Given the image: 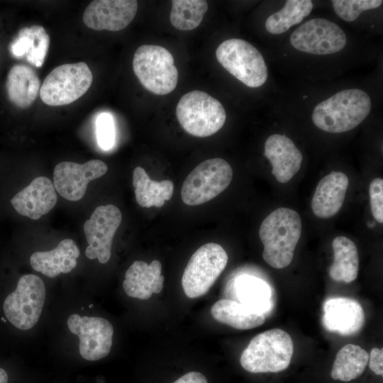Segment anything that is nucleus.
I'll use <instances>...</instances> for the list:
<instances>
[{
  "mask_svg": "<svg viewBox=\"0 0 383 383\" xmlns=\"http://www.w3.org/2000/svg\"><path fill=\"white\" fill-rule=\"evenodd\" d=\"M301 234V221L296 211L284 207L275 209L263 220L259 230L264 260L275 269L289 265Z\"/></svg>",
  "mask_w": 383,
  "mask_h": 383,
  "instance_id": "f257e3e1",
  "label": "nucleus"
},
{
  "mask_svg": "<svg viewBox=\"0 0 383 383\" xmlns=\"http://www.w3.org/2000/svg\"><path fill=\"white\" fill-rule=\"evenodd\" d=\"M371 100L359 89L342 90L318 104L312 113V121L319 129L331 133L349 131L360 124L369 115Z\"/></svg>",
  "mask_w": 383,
  "mask_h": 383,
  "instance_id": "f03ea898",
  "label": "nucleus"
},
{
  "mask_svg": "<svg viewBox=\"0 0 383 383\" xmlns=\"http://www.w3.org/2000/svg\"><path fill=\"white\" fill-rule=\"evenodd\" d=\"M294 353L289 333L273 328L255 336L243 351L240 362L252 373L279 372L286 370Z\"/></svg>",
  "mask_w": 383,
  "mask_h": 383,
  "instance_id": "7ed1b4c3",
  "label": "nucleus"
},
{
  "mask_svg": "<svg viewBox=\"0 0 383 383\" xmlns=\"http://www.w3.org/2000/svg\"><path fill=\"white\" fill-rule=\"evenodd\" d=\"M176 115L186 132L200 138L218 132L226 119L221 103L199 90L189 91L181 97L176 108Z\"/></svg>",
  "mask_w": 383,
  "mask_h": 383,
  "instance_id": "20e7f679",
  "label": "nucleus"
},
{
  "mask_svg": "<svg viewBox=\"0 0 383 383\" xmlns=\"http://www.w3.org/2000/svg\"><path fill=\"white\" fill-rule=\"evenodd\" d=\"M133 69L141 84L155 94H170L177 85L179 74L174 57L162 46H140L133 56Z\"/></svg>",
  "mask_w": 383,
  "mask_h": 383,
  "instance_id": "39448f33",
  "label": "nucleus"
},
{
  "mask_svg": "<svg viewBox=\"0 0 383 383\" xmlns=\"http://www.w3.org/2000/svg\"><path fill=\"white\" fill-rule=\"evenodd\" d=\"M218 62L233 77L248 87L257 88L267 79V67L261 53L250 43L231 38L216 50Z\"/></svg>",
  "mask_w": 383,
  "mask_h": 383,
  "instance_id": "423d86ee",
  "label": "nucleus"
},
{
  "mask_svg": "<svg viewBox=\"0 0 383 383\" xmlns=\"http://www.w3.org/2000/svg\"><path fill=\"white\" fill-rule=\"evenodd\" d=\"M92 80V73L85 62L64 64L56 67L45 78L40 96L48 106L67 105L83 96Z\"/></svg>",
  "mask_w": 383,
  "mask_h": 383,
  "instance_id": "0eeeda50",
  "label": "nucleus"
},
{
  "mask_svg": "<svg viewBox=\"0 0 383 383\" xmlns=\"http://www.w3.org/2000/svg\"><path fill=\"white\" fill-rule=\"evenodd\" d=\"M233 178L231 165L220 157L201 162L184 179L181 196L189 206L204 204L223 192Z\"/></svg>",
  "mask_w": 383,
  "mask_h": 383,
  "instance_id": "6e6552de",
  "label": "nucleus"
},
{
  "mask_svg": "<svg viewBox=\"0 0 383 383\" xmlns=\"http://www.w3.org/2000/svg\"><path fill=\"white\" fill-rule=\"evenodd\" d=\"M228 255L220 245L209 243L190 257L182 275V285L189 298L204 295L213 284L228 262Z\"/></svg>",
  "mask_w": 383,
  "mask_h": 383,
  "instance_id": "1a4fd4ad",
  "label": "nucleus"
},
{
  "mask_svg": "<svg viewBox=\"0 0 383 383\" xmlns=\"http://www.w3.org/2000/svg\"><path fill=\"white\" fill-rule=\"evenodd\" d=\"M46 296L43 280L32 274L22 276L16 289L3 304L9 321L20 330H28L38 321Z\"/></svg>",
  "mask_w": 383,
  "mask_h": 383,
  "instance_id": "9d476101",
  "label": "nucleus"
},
{
  "mask_svg": "<svg viewBox=\"0 0 383 383\" xmlns=\"http://www.w3.org/2000/svg\"><path fill=\"white\" fill-rule=\"evenodd\" d=\"M290 43L294 48L313 55H329L343 50L347 38L336 23L316 18L307 21L292 33Z\"/></svg>",
  "mask_w": 383,
  "mask_h": 383,
  "instance_id": "9b49d317",
  "label": "nucleus"
},
{
  "mask_svg": "<svg viewBox=\"0 0 383 383\" xmlns=\"http://www.w3.org/2000/svg\"><path fill=\"white\" fill-rule=\"evenodd\" d=\"M121 220V211L113 204L96 208L83 227L88 243L85 255L89 259H97L101 264L109 262L113 238Z\"/></svg>",
  "mask_w": 383,
  "mask_h": 383,
  "instance_id": "f8f14e48",
  "label": "nucleus"
},
{
  "mask_svg": "<svg viewBox=\"0 0 383 383\" xmlns=\"http://www.w3.org/2000/svg\"><path fill=\"white\" fill-rule=\"evenodd\" d=\"M67 326L73 334L79 337V353L84 359L96 361L109 354L113 328L108 320L74 313L69 316Z\"/></svg>",
  "mask_w": 383,
  "mask_h": 383,
  "instance_id": "ddd939ff",
  "label": "nucleus"
},
{
  "mask_svg": "<svg viewBox=\"0 0 383 383\" xmlns=\"http://www.w3.org/2000/svg\"><path fill=\"white\" fill-rule=\"evenodd\" d=\"M108 167L100 160H91L84 164L74 162L58 163L53 172L55 191L72 201L80 200L85 194L88 183L106 173Z\"/></svg>",
  "mask_w": 383,
  "mask_h": 383,
  "instance_id": "4468645a",
  "label": "nucleus"
},
{
  "mask_svg": "<svg viewBox=\"0 0 383 383\" xmlns=\"http://www.w3.org/2000/svg\"><path fill=\"white\" fill-rule=\"evenodd\" d=\"M137 10L135 0H95L85 9L83 21L94 30L118 31L131 23Z\"/></svg>",
  "mask_w": 383,
  "mask_h": 383,
  "instance_id": "2eb2a0df",
  "label": "nucleus"
},
{
  "mask_svg": "<svg viewBox=\"0 0 383 383\" xmlns=\"http://www.w3.org/2000/svg\"><path fill=\"white\" fill-rule=\"evenodd\" d=\"M323 311V326L330 332L350 336L357 333L364 326V310L354 299L330 298L324 302Z\"/></svg>",
  "mask_w": 383,
  "mask_h": 383,
  "instance_id": "dca6fc26",
  "label": "nucleus"
},
{
  "mask_svg": "<svg viewBox=\"0 0 383 383\" xmlns=\"http://www.w3.org/2000/svg\"><path fill=\"white\" fill-rule=\"evenodd\" d=\"M57 199L51 180L45 177H38L18 192L11 199V204L19 214L37 220L55 206Z\"/></svg>",
  "mask_w": 383,
  "mask_h": 383,
  "instance_id": "f3484780",
  "label": "nucleus"
},
{
  "mask_svg": "<svg viewBox=\"0 0 383 383\" xmlns=\"http://www.w3.org/2000/svg\"><path fill=\"white\" fill-rule=\"evenodd\" d=\"M264 155L272 165V174L280 183L289 182L301 167L302 155L293 141L284 135L269 136L265 143Z\"/></svg>",
  "mask_w": 383,
  "mask_h": 383,
  "instance_id": "a211bd4d",
  "label": "nucleus"
},
{
  "mask_svg": "<svg viewBox=\"0 0 383 383\" xmlns=\"http://www.w3.org/2000/svg\"><path fill=\"white\" fill-rule=\"evenodd\" d=\"M161 270L162 265L157 260L150 265L140 260L133 262L125 274L124 292L128 296L142 300L148 299L152 294H159L164 282Z\"/></svg>",
  "mask_w": 383,
  "mask_h": 383,
  "instance_id": "6ab92c4d",
  "label": "nucleus"
},
{
  "mask_svg": "<svg viewBox=\"0 0 383 383\" xmlns=\"http://www.w3.org/2000/svg\"><path fill=\"white\" fill-rule=\"evenodd\" d=\"M349 181L340 172H331L318 182L311 199L313 213L321 218L335 216L342 207Z\"/></svg>",
  "mask_w": 383,
  "mask_h": 383,
  "instance_id": "aec40b11",
  "label": "nucleus"
},
{
  "mask_svg": "<svg viewBox=\"0 0 383 383\" xmlns=\"http://www.w3.org/2000/svg\"><path fill=\"white\" fill-rule=\"evenodd\" d=\"M79 254L75 242L66 238L52 250L33 253L30 262L34 270L53 278L60 273H69L75 268Z\"/></svg>",
  "mask_w": 383,
  "mask_h": 383,
  "instance_id": "412c9836",
  "label": "nucleus"
},
{
  "mask_svg": "<svg viewBox=\"0 0 383 383\" xmlns=\"http://www.w3.org/2000/svg\"><path fill=\"white\" fill-rule=\"evenodd\" d=\"M9 100L18 108L30 106L40 89V82L35 72L24 65L13 66L7 75L6 83Z\"/></svg>",
  "mask_w": 383,
  "mask_h": 383,
  "instance_id": "4be33fe9",
  "label": "nucleus"
},
{
  "mask_svg": "<svg viewBox=\"0 0 383 383\" xmlns=\"http://www.w3.org/2000/svg\"><path fill=\"white\" fill-rule=\"evenodd\" d=\"M50 45V37L45 29L38 25L21 28L10 45V51L16 57L26 56L31 65L40 67L45 61Z\"/></svg>",
  "mask_w": 383,
  "mask_h": 383,
  "instance_id": "5701e85b",
  "label": "nucleus"
},
{
  "mask_svg": "<svg viewBox=\"0 0 383 383\" xmlns=\"http://www.w3.org/2000/svg\"><path fill=\"white\" fill-rule=\"evenodd\" d=\"M217 321L238 330H248L262 325L266 316L231 299H221L211 309Z\"/></svg>",
  "mask_w": 383,
  "mask_h": 383,
  "instance_id": "b1692460",
  "label": "nucleus"
},
{
  "mask_svg": "<svg viewBox=\"0 0 383 383\" xmlns=\"http://www.w3.org/2000/svg\"><path fill=\"white\" fill-rule=\"evenodd\" d=\"M133 185L135 200L140 206L144 208L162 206L165 201L172 198L174 192L172 181H153L141 167H136L133 170Z\"/></svg>",
  "mask_w": 383,
  "mask_h": 383,
  "instance_id": "393cba45",
  "label": "nucleus"
},
{
  "mask_svg": "<svg viewBox=\"0 0 383 383\" xmlns=\"http://www.w3.org/2000/svg\"><path fill=\"white\" fill-rule=\"evenodd\" d=\"M334 260L329 275L336 282L350 283L357 277L359 257L354 242L345 236L335 238L332 243Z\"/></svg>",
  "mask_w": 383,
  "mask_h": 383,
  "instance_id": "a878e982",
  "label": "nucleus"
},
{
  "mask_svg": "<svg viewBox=\"0 0 383 383\" xmlns=\"http://www.w3.org/2000/svg\"><path fill=\"white\" fill-rule=\"evenodd\" d=\"M369 355L360 346L344 345L337 353L331 375L333 379L350 382L360 377L368 363Z\"/></svg>",
  "mask_w": 383,
  "mask_h": 383,
  "instance_id": "bb28decb",
  "label": "nucleus"
},
{
  "mask_svg": "<svg viewBox=\"0 0 383 383\" xmlns=\"http://www.w3.org/2000/svg\"><path fill=\"white\" fill-rule=\"evenodd\" d=\"M235 292L239 302L255 311L265 315L271 308L270 287L260 278L247 274L238 277Z\"/></svg>",
  "mask_w": 383,
  "mask_h": 383,
  "instance_id": "cd10ccee",
  "label": "nucleus"
},
{
  "mask_svg": "<svg viewBox=\"0 0 383 383\" xmlns=\"http://www.w3.org/2000/svg\"><path fill=\"white\" fill-rule=\"evenodd\" d=\"M312 9L311 0H288L279 11L267 18L265 28L274 35L283 33L292 26L301 23Z\"/></svg>",
  "mask_w": 383,
  "mask_h": 383,
  "instance_id": "c85d7f7f",
  "label": "nucleus"
},
{
  "mask_svg": "<svg viewBox=\"0 0 383 383\" xmlns=\"http://www.w3.org/2000/svg\"><path fill=\"white\" fill-rule=\"evenodd\" d=\"M208 10L204 0H173L170 19L172 25L179 30H190L201 23Z\"/></svg>",
  "mask_w": 383,
  "mask_h": 383,
  "instance_id": "c756f323",
  "label": "nucleus"
},
{
  "mask_svg": "<svg viewBox=\"0 0 383 383\" xmlns=\"http://www.w3.org/2000/svg\"><path fill=\"white\" fill-rule=\"evenodd\" d=\"M331 2L336 14L347 22L355 21L362 12L377 8L383 3L382 0H333Z\"/></svg>",
  "mask_w": 383,
  "mask_h": 383,
  "instance_id": "7c9ffc66",
  "label": "nucleus"
},
{
  "mask_svg": "<svg viewBox=\"0 0 383 383\" xmlns=\"http://www.w3.org/2000/svg\"><path fill=\"white\" fill-rule=\"evenodd\" d=\"M96 138L103 150H109L115 141V128L112 116L107 113H101L96 121Z\"/></svg>",
  "mask_w": 383,
  "mask_h": 383,
  "instance_id": "2f4dec72",
  "label": "nucleus"
},
{
  "mask_svg": "<svg viewBox=\"0 0 383 383\" xmlns=\"http://www.w3.org/2000/svg\"><path fill=\"white\" fill-rule=\"evenodd\" d=\"M371 211L374 219L379 223H383V179H374L369 188Z\"/></svg>",
  "mask_w": 383,
  "mask_h": 383,
  "instance_id": "473e14b6",
  "label": "nucleus"
},
{
  "mask_svg": "<svg viewBox=\"0 0 383 383\" xmlns=\"http://www.w3.org/2000/svg\"><path fill=\"white\" fill-rule=\"evenodd\" d=\"M369 367L371 370L377 375L383 373V350L374 348L370 352L369 357Z\"/></svg>",
  "mask_w": 383,
  "mask_h": 383,
  "instance_id": "72a5a7b5",
  "label": "nucleus"
},
{
  "mask_svg": "<svg viewBox=\"0 0 383 383\" xmlns=\"http://www.w3.org/2000/svg\"><path fill=\"white\" fill-rule=\"evenodd\" d=\"M173 383H208L206 377L199 372H190Z\"/></svg>",
  "mask_w": 383,
  "mask_h": 383,
  "instance_id": "f704fd0d",
  "label": "nucleus"
},
{
  "mask_svg": "<svg viewBox=\"0 0 383 383\" xmlns=\"http://www.w3.org/2000/svg\"><path fill=\"white\" fill-rule=\"evenodd\" d=\"M8 379L7 372L3 368L0 367V383H7Z\"/></svg>",
  "mask_w": 383,
  "mask_h": 383,
  "instance_id": "c9c22d12",
  "label": "nucleus"
},
{
  "mask_svg": "<svg viewBox=\"0 0 383 383\" xmlns=\"http://www.w3.org/2000/svg\"><path fill=\"white\" fill-rule=\"evenodd\" d=\"M1 320L4 321H6V319L4 318H1Z\"/></svg>",
  "mask_w": 383,
  "mask_h": 383,
  "instance_id": "e433bc0d",
  "label": "nucleus"
},
{
  "mask_svg": "<svg viewBox=\"0 0 383 383\" xmlns=\"http://www.w3.org/2000/svg\"><path fill=\"white\" fill-rule=\"evenodd\" d=\"M92 306H93L92 304H90V306H89V308H91V307H92Z\"/></svg>",
  "mask_w": 383,
  "mask_h": 383,
  "instance_id": "4c0bfd02",
  "label": "nucleus"
}]
</instances>
